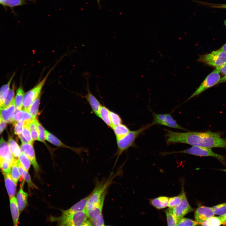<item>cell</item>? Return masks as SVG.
I'll use <instances>...</instances> for the list:
<instances>
[{"label":"cell","instance_id":"cell-28","mask_svg":"<svg viewBox=\"0 0 226 226\" xmlns=\"http://www.w3.org/2000/svg\"><path fill=\"white\" fill-rule=\"evenodd\" d=\"M184 191L178 196L169 198L168 207L169 208H173L179 205L186 196Z\"/></svg>","mask_w":226,"mask_h":226},{"label":"cell","instance_id":"cell-35","mask_svg":"<svg viewBox=\"0 0 226 226\" xmlns=\"http://www.w3.org/2000/svg\"><path fill=\"white\" fill-rule=\"evenodd\" d=\"M30 0H6L2 2L1 4L5 7L13 8L14 7L22 5L26 3V1Z\"/></svg>","mask_w":226,"mask_h":226},{"label":"cell","instance_id":"cell-55","mask_svg":"<svg viewBox=\"0 0 226 226\" xmlns=\"http://www.w3.org/2000/svg\"><path fill=\"white\" fill-rule=\"evenodd\" d=\"M221 170V171H224V172H226V169H220V170Z\"/></svg>","mask_w":226,"mask_h":226},{"label":"cell","instance_id":"cell-48","mask_svg":"<svg viewBox=\"0 0 226 226\" xmlns=\"http://www.w3.org/2000/svg\"><path fill=\"white\" fill-rule=\"evenodd\" d=\"M216 68L219 71L220 73L224 75H226V62L223 65L216 67Z\"/></svg>","mask_w":226,"mask_h":226},{"label":"cell","instance_id":"cell-33","mask_svg":"<svg viewBox=\"0 0 226 226\" xmlns=\"http://www.w3.org/2000/svg\"><path fill=\"white\" fill-rule=\"evenodd\" d=\"M15 84L13 83L11 88H10L5 99L3 108H6L9 106L15 99Z\"/></svg>","mask_w":226,"mask_h":226},{"label":"cell","instance_id":"cell-49","mask_svg":"<svg viewBox=\"0 0 226 226\" xmlns=\"http://www.w3.org/2000/svg\"><path fill=\"white\" fill-rule=\"evenodd\" d=\"M30 132L32 139L33 141L38 140V134L37 130L30 131Z\"/></svg>","mask_w":226,"mask_h":226},{"label":"cell","instance_id":"cell-10","mask_svg":"<svg viewBox=\"0 0 226 226\" xmlns=\"http://www.w3.org/2000/svg\"><path fill=\"white\" fill-rule=\"evenodd\" d=\"M22 152L30 159L36 173H38L40 168L36 161L34 150L32 144L29 143H22L21 146Z\"/></svg>","mask_w":226,"mask_h":226},{"label":"cell","instance_id":"cell-6","mask_svg":"<svg viewBox=\"0 0 226 226\" xmlns=\"http://www.w3.org/2000/svg\"><path fill=\"white\" fill-rule=\"evenodd\" d=\"M53 68L52 67L43 78L36 85L25 94L22 102V109L28 112L29 108L31 104L40 94L42 89Z\"/></svg>","mask_w":226,"mask_h":226},{"label":"cell","instance_id":"cell-56","mask_svg":"<svg viewBox=\"0 0 226 226\" xmlns=\"http://www.w3.org/2000/svg\"><path fill=\"white\" fill-rule=\"evenodd\" d=\"M101 0H97V2H98V4H99V6H100V1Z\"/></svg>","mask_w":226,"mask_h":226},{"label":"cell","instance_id":"cell-47","mask_svg":"<svg viewBox=\"0 0 226 226\" xmlns=\"http://www.w3.org/2000/svg\"><path fill=\"white\" fill-rule=\"evenodd\" d=\"M92 224L93 226H105V223L102 214L98 218L91 220Z\"/></svg>","mask_w":226,"mask_h":226},{"label":"cell","instance_id":"cell-45","mask_svg":"<svg viewBox=\"0 0 226 226\" xmlns=\"http://www.w3.org/2000/svg\"><path fill=\"white\" fill-rule=\"evenodd\" d=\"M0 115L2 120L7 123H12L13 122L6 108H3L0 110Z\"/></svg>","mask_w":226,"mask_h":226},{"label":"cell","instance_id":"cell-3","mask_svg":"<svg viewBox=\"0 0 226 226\" xmlns=\"http://www.w3.org/2000/svg\"><path fill=\"white\" fill-rule=\"evenodd\" d=\"M152 126V123L148 124L138 130L130 131L124 137L121 138L116 139L117 148L116 153L117 157L115 165L119 157L123 152L130 147L136 146L135 141L138 137L145 130Z\"/></svg>","mask_w":226,"mask_h":226},{"label":"cell","instance_id":"cell-23","mask_svg":"<svg viewBox=\"0 0 226 226\" xmlns=\"http://www.w3.org/2000/svg\"><path fill=\"white\" fill-rule=\"evenodd\" d=\"M169 198L166 196H159L150 200V203L156 208L161 209L168 207Z\"/></svg>","mask_w":226,"mask_h":226},{"label":"cell","instance_id":"cell-31","mask_svg":"<svg viewBox=\"0 0 226 226\" xmlns=\"http://www.w3.org/2000/svg\"><path fill=\"white\" fill-rule=\"evenodd\" d=\"M40 94L30 106L28 112L34 118H35L38 113L39 108L40 99Z\"/></svg>","mask_w":226,"mask_h":226},{"label":"cell","instance_id":"cell-22","mask_svg":"<svg viewBox=\"0 0 226 226\" xmlns=\"http://www.w3.org/2000/svg\"><path fill=\"white\" fill-rule=\"evenodd\" d=\"M17 164L21 176L27 183L28 186L32 188L37 189V187L32 182L28 171L22 166L19 159H17Z\"/></svg>","mask_w":226,"mask_h":226},{"label":"cell","instance_id":"cell-41","mask_svg":"<svg viewBox=\"0 0 226 226\" xmlns=\"http://www.w3.org/2000/svg\"><path fill=\"white\" fill-rule=\"evenodd\" d=\"M12 165L4 159L0 158V168L3 173L10 174Z\"/></svg>","mask_w":226,"mask_h":226},{"label":"cell","instance_id":"cell-7","mask_svg":"<svg viewBox=\"0 0 226 226\" xmlns=\"http://www.w3.org/2000/svg\"><path fill=\"white\" fill-rule=\"evenodd\" d=\"M197 61L216 68L218 67L226 62V52L218 49L200 56Z\"/></svg>","mask_w":226,"mask_h":226},{"label":"cell","instance_id":"cell-57","mask_svg":"<svg viewBox=\"0 0 226 226\" xmlns=\"http://www.w3.org/2000/svg\"><path fill=\"white\" fill-rule=\"evenodd\" d=\"M2 121V117L0 115V122Z\"/></svg>","mask_w":226,"mask_h":226},{"label":"cell","instance_id":"cell-40","mask_svg":"<svg viewBox=\"0 0 226 226\" xmlns=\"http://www.w3.org/2000/svg\"><path fill=\"white\" fill-rule=\"evenodd\" d=\"M36 124L38 134V140L45 143L46 139V130L37 119L36 120Z\"/></svg>","mask_w":226,"mask_h":226},{"label":"cell","instance_id":"cell-58","mask_svg":"<svg viewBox=\"0 0 226 226\" xmlns=\"http://www.w3.org/2000/svg\"><path fill=\"white\" fill-rule=\"evenodd\" d=\"M5 0H0V4H1V3L2 2H3V1H5Z\"/></svg>","mask_w":226,"mask_h":226},{"label":"cell","instance_id":"cell-16","mask_svg":"<svg viewBox=\"0 0 226 226\" xmlns=\"http://www.w3.org/2000/svg\"><path fill=\"white\" fill-rule=\"evenodd\" d=\"M24 183V181H23L16 198L19 209L20 212L24 209L27 204L28 195L23 190V187Z\"/></svg>","mask_w":226,"mask_h":226},{"label":"cell","instance_id":"cell-32","mask_svg":"<svg viewBox=\"0 0 226 226\" xmlns=\"http://www.w3.org/2000/svg\"><path fill=\"white\" fill-rule=\"evenodd\" d=\"M168 226H177V221L173 212V208H169L165 211Z\"/></svg>","mask_w":226,"mask_h":226},{"label":"cell","instance_id":"cell-59","mask_svg":"<svg viewBox=\"0 0 226 226\" xmlns=\"http://www.w3.org/2000/svg\"><path fill=\"white\" fill-rule=\"evenodd\" d=\"M3 132V131L1 130V129L0 128V134L2 133V132Z\"/></svg>","mask_w":226,"mask_h":226},{"label":"cell","instance_id":"cell-37","mask_svg":"<svg viewBox=\"0 0 226 226\" xmlns=\"http://www.w3.org/2000/svg\"><path fill=\"white\" fill-rule=\"evenodd\" d=\"M214 214L221 216L226 214V202L212 207Z\"/></svg>","mask_w":226,"mask_h":226},{"label":"cell","instance_id":"cell-44","mask_svg":"<svg viewBox=\"0 0 226 226\" xmlns=\"http://www.w3.org/2000/svg\"><path fill=\"white\" fill-rule=\"evenodd\" d=\"M14 126V133L19 135L22 132L24 126V122L23 121H14L13 124Z\"/></svg>","mask_w":226,"mask_h":226},{"label":"cell","instance_id":"cell-36","mask_svg":"<svg viewBox=\"0 0 226 226\" xmlns=\"http://www.w3.org/2000/svg\"><path fill=\"white\" fill-rule=\"evenodd\" d=\"M19 160L24 168L28 171L30 166L31 163L28 157L22 152L19 158Z\"/></svg>","mask_w":226,"mask_h":226},{"label":"cell","instance_id":"cell-46","mask_svg":"<svg viewBox=\"0 0 226 226\" xmlns=\"http://www.w3.org/2000/svg\"><path fill=\"white\" fill-rule=\"evenodd\" d=\"M15 108L16 106L15 103V99L9 106L6 108L8 112L10 118L13 122H14V116L15 110Z\"/></svg>","mask_w":226,"mask_h":226},{"label":"cell","instance_id":"cell-2","mask_svg":"<svg viewBox=\"0 0 226 226\" xmlns=\"http://www.w3.org/2000/svg\"><path fill=\"white\" fill-rule=\"evenodd\" d=\"M112 174V173L107 179H103L101 181L99 180L96 181L94 189L88 199L86 210L103 205L108 187L112 183L114 178L117 175L116 174Z\"/></svg>","mask_w":226,"mask_h":226},{"label":"cell","instance_id":"cell-8","mask_svg":"<svg viewBox=\"0 0 226 226\" xmlns=\"http://www.w3.org/2000/svg\"><path fill=\"white\" fill-rule=\"evenodd\" d=\"M221 78L220 72L216 68L208 74L198 88L186 101L189 100L219 83Z\"/></svg>","mask_w":226,"mask_h":226},{"label":"cell","instance_id":"cell-11","mask_svg":"<svg viewBox=\"0 0 226 226\" xmlns=\"http://www.w3.org/2000/svg\"><path fill=\"white\" fill-rule=\"evenodd\" d=\"M214 215L212 207L201 206L195 211V218L197 222L201 223Z\"/></svg>","mask_w":226,"mask_h":226},{"label":"cell","instance_id":"cell-18","mask_svg":"<svg viewBox=\"0 0 226 226\" xmlns=\"http://www.w3.org/2000/svg\"><path fill=\"white\" fill-rule=\"evenodd\" d=\"M10 207L12 216L14 226H17L19 223V209L16 198L14 196L10 199Z\"/></svg>","mask_w":226,"mask_h":226},{"label":"cell","instance_id":"cell-34","mask_svg":"<svg viewBox=\"0 0 226 226\" xmlns=\"http://www.w3.org/2000/svg\"><path fill=\"white\" fill-rule=\"evenodd\" d=\"M222 224L220 216H214L200 223L202 225L210 226H218Z\"/></svg>","mask_w":226,"mask_h":226},{"label":"cell","instance_id":"cell-1","mask_svg":"<svg viewBox=\"0 0 226 226\" xmlns=\"http://www.w3.org/2000/svg\"><path fill=\"white\" fill-rule=\"evenodd\" d=\"M165 137L167 145L176 143L187 144L209 148H226V139L218 133L208 131L205 132H179L165 129Z\"/></svg>","mask_w":226,"mask_h":226},{"label":"cell","instance_id":"cell-38","mask_svg":"<svg viewBox=\"0 0 226 226\" xmlns=\"http://www.w3.org/2000/svg\"><path fill=\"white\" fill-rule=\"evenodd\" d=\"M153 120L151 123L152 125L158 124L165 126V114H158L152 112Z\"/></svg>","mask_w":226,"mask_h":226},{"label":"cell","instance_id":"cell-43","mask_svg":"<svg viewBox=\"0 0 226 226\" xmlns=\"http://www.w3.org/2000/svg\"><path fill=\"white\" fill-rule=\"evenodd\" d=\"M22 134L28 143L33 144V141L32 139L30 131L26 125L24 126Z\"/></svg>","mask_w":226,"mask_h":226},{"label":"cell","instance_id":"cell-39","mask_svg":"<svg viewBox=\"0 0 226 226\" xmlns=\"http://www.w3.org/2000/svg\"><path fill=\"white\" fill-rule=\"evenodd\" d=\"M110 115L112 127L122 123V121L121 116L117 113L110 110Z\"/></svg>","mask_w":226,"mask_h":226},{"label":"cell","instance_id":"cell-15","mask_svg":"<svg viewBox=\"0 0 226 226\" xmlns=\"http://www.w3.org/2000/svg\"><path fill=\"white\" fill-rule=\"evenodd\" d=\"M5 186L9 199L14 197L16 191V184L12 179L10 174L3 173Z\"/></svg>","mask_w":226,"mask_h":226},{"label":"cell","instance_id":"cell-53","mask_svg":"<svg viewBox=\"0 0 226 226\" xmlns=\"http://www.w3.org/2000/svg\"><path fill=\"white\" fill-rule=\"evenodd\" d=\"M225 82H226V75L220 78L219 83H223Z\"/></svg>","mask_w":226,"mask_h":226},{"label":"cell","instance_id":"cell-26","mask_svg":"<svg viewBox=\"0 0 226 226\" xmlns=\"http://www.w3.org/2000/svg\"><path fill=\"white\" fill-rule=\"evenodd\" d=\"M25 94L23 88L20 85L17 89L15 98V103L16 109H21L22 107V102Z\"/></svg>","mask_w":226,"mask_h":226},{"label":"cell","instance_id":"cell-12","mask_svg":"<svg viewBox=\"0 0 226 226\" xmlns=\"http://www.w3.org/2000/svg\"><path fill=\"white\" fill-rule=\"evenodd\" d=\"M91 193L88 196L75 204L70 208L62 211V217L69 215L75 213L86 210L87 203Z\"/></svg>","mask_w":226,"mask_h":226},{"label":"cell","instance_id":"cell-4","mask_svg":"<svg viewBox=\"0 0 226 226\" xmlns=\"http://www.w3.org/2000/svg\"><path fill=\"white\" fill-rule=\"evenodd\" d=\"M51 219L52 221H57L61 226H92L86 210L66 216L52 217Z\"/></svg>","mask_w":226,"mask_h":226},{"label":"cell","instance_id":"cell-50","mask_svg":"<svg viewBox=\"0 0 226 226\" xmlns=\"http://www.w3.org/2000/svg\"><path fill=\"white\" fill-rule=\"evenodd\" d=\"M7 126V123L3 120L0 122V128L3 131Z\"/></svg>","mask_w":226,"mask_h":226},{"label":"cell","instance_id":"cell-30","mask_svg":"<svg viewBox=\"0 0 226 226\" xmlns=\"http://www.w3.org/2000/svg\"><path fill=\"white\" fill-rule=\"evenodd\" d=\"M103 205H100L92 209L86 210L87 215L90 220L95 219L102 214Z\"/></svg>","mask_w":226,"mask_h":226},{"label":"cell","instance_id":"cell-24","mask_svg":"<svg viewBox=\"0 0 226 226\" xmlns=\"http://www.w3.org/2000/svg\"><path fill=\"white\" fill-rule=\"evenodd\" d=\"M112 129L116 139L121 138L127 134L130 131L129 128L122 123L113 126Z\"/></svg>","mask_w":226,"mask_h":226},{"label":"cell","instance_id":"cell-5","mask_svg":"<svg viewBox=\"0 0 226 226\" xmlns=\"http://www.w3.org/2000/svg\"><path fill=\"white\" fill-rule=\"evenodd\" d=\"M185 153L201 157L210 156L214 157L226 166V162L224 157L213 152L211 148L199 146H193L186 150L176 152L161 153L162 155H165L174 153Z\"/></svg>","mask_w":226,"mask_h":226},{"label":"cell","instance_id":"cell-54","mask_svg":"<svg viewBox=\"0 0 226 226\" xmlns=\"http://www.w3.org/2000/svg\"><path fill=\"white\" fill-rule=\"evenodd\" d=\"M226 52V43L223 45L219 49Z\"/></svg>","mask_w":226,"mask_h":226},{"label":"cell","instance_id":"cell-42","mask_svg":"<svg viewBox=\"0 0 226 226\" xmlns=\"http://www.w3.org/2000/svg\"><path fill=\"white\" fill-rule=\"evenodd\" d=\"M200 223L192 219L182 218L178 222L177 226H196Z\"/></svg>","mask_w":226,"mask_h":226},{"label":"cell","instance_id":"cell-20","mask_svg":"<svg viewBox=\"0 0 226 226\" xmlns=\"http://www.w3.org/2000/svg\"><path fill=\"white\" fill-rule=\"evenodd\" d=\"M34 118L29 112L23 109L18 110L14 113V121H30Z\"/></svg>","mask_w":226,"mask_h":226},{"label":"cell","instance_id":"cell-51","mask_svg":"<svg viewBox=\"0 0 226 226\" xmlns=\"http://www.w3.org/2000/svg\"><path fill=\"white\" fill-rule=\"evenodd\" d=\"M18 136L22 143H28L22 135V134L21 133L19 134Z\"/></svg>","mask_w":226,"mask_h":226},{"label":"cell","instance_id":"cell-13","mask_svg":"<svg viewBox=\"0 0 226 226\" xmlns=\"http://www.w3.org/2000/svg\"><path fill=\"white\" fill-rule=\"evenodd\" d=\"M0 158L6 160L12 165L15 159L10 150L8 143L2 137L0 139Z\"/></svg>","mask_w":226,"mask_h":226},{"label":"cell","instance_id":"cell-21","mask_svg":"<svg viewBox=\"0 0 226 226\" xmlns=\"http://www.w3.org/2000/svg\"><path fill=\"white\" fill-rule=\"evenodd\" d=\"M110 111L108 108L102 105L99 111L98 117L100 118L109 127L112 128V126L110 120Z\"/></svg>","mask_w":226,"mask_h":226},{"label":"cell","instance_id":"cell-25","mask_svg":"<svg viewBox=\"0 0 226 226\" xmlns=\"http://www.w3.org/2000/svg\"><path fill=\"white\" fill-rule=\"evenodd\" d=\"M8 143L12 154L16 158H19L22 153L21 148L17 143L10 136L8 138Z\"/></svg>","mask_w":226,"mask_h":226},{"label":"cell","instance_id":"cell-14","mask_svg":"<svg viewBox=\"0 0 226 226\" xmlns=\"http://www.w3.org/2000/svg\"><path fill=\"white\" fill-rule=\"evenodd\" d=\"M89 88L87 86V93L84 96V97L90 105L93 113L98 117L99 111L102 105L92 93Z\"/></svg>","mask_w":226,"mask_h":226},{"label":"cell","instance_id":"cell-17","mask_svg":"<svg viewBox=\"0 0 226 226\" xmlns=\"http://www.w3.org/2000/svg\"><path fill=\"white\" fill-rule=\"evenodd\" d=\"M45 139L51 144L57 146L66 148L74 150L78 152H80L83 150V149L82 148L75 149L66 145L56 137L46 130Z\"/></svg>","mask_w":226,"mask_h":226},{"label":"cell","instance_id":"cell-52","mask_svg":"<svg viewBox=\"0 0 226 226\" xmlns=\"http://www.w3.org/2000/svg\"><path fill=\"white\" fill-rule=\"evenodd\" d=\"M220 218L223 224L226 223V214L220 216Z\"/></svg>","mask_w":226,"mask_h":226},{"label":"cell","instance_id":"cell-27","mask_svg":"<svg viewBox=\"0 0 226 226\" xmlns=\"http://www.w3.org/2000/svg\"><path fill=\"white\" fill-rule=\"evenodd\" d=\"M165 126L180 130H187L185 128H183L178 124L176 121L174 119L170 114H165Z\"/></svg>","mask_w":226,"mask_h":226},{"label":"cell","instance_id":"cell-29","mask_svg":"<svg viewBox=\"0 0 226 226\" xmlns=\"http://www.w3.org/2000/svg\"><path fill=\"white\" fill-rule=\"evenodd\" d=\"M10 175L13 180L17 185L21 176L17 159H15L12 165Z\"/></svg>","mask_w":226,"mask_h":226},{"label":"cell","instance_id":"cell-9","mask_svg":"<svg viewBox=\"0 0 226 226\" xmlns=\"http://www.w3.org/2000/svg\"><path fill=\"white\" fill-rule=\"evenodd\" d=\"M193 210L189 203L186 196L179 205L173 208V212L177 222L186 214Z\"/></svg>","mask_w":226,"mask_h":226},{"label":"cell","instance_id":"cell-19","mask_svg":"<svg viewBox=\"0 0 226 226\" xmlns=\"http://www.w3.org/2000/svg\"><path fill=\"white\" fill-rule=\"evenodd\" d=\"M15 75L14 73L6 84L3 85L0 88V110L3 108L4 104L10 88L12 81Z\"/></svg>","mask_w":226,"mask_h":226}]
</instances>
